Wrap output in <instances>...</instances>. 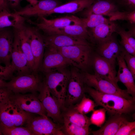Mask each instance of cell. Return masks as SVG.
Segmentation results:
<instances>
[{"label":"cell","instance_id":"9a60e30c","mask_svg":"<svg viewBox=\"0 0 135 135\" xmlns=\"http://www.w3.org/2000/svg\"><path fill=\"white\" fill-rule=\"evenodd\" d=\"M14 38L11 57V64L17 75L31 74L30 69L26 56L21 48L18 35L14 30Z\"/></svg>","mask_w":135,"mask_h":135},{"label":"cell","instance_id":"836d02e7","mask_svg":"<svg viewBox=\"0 0 135 135\" xmlns=\"http://www.w3.org/2000/svg\"><path fill=\"white\" fill-rule=\"evenodd\" d=\"M106 112L104 108L94 110L90 118L92 124L101 127L105 121Z\"/></svg>","mask_w":135,"mask_h":135},{"label":"cell","instance_id":"ac0fdd59","mask_svg":"<svg viewBox=\"0 0 135 135\" xmlns=\"http://www.w3.org/2000/svg\"><path fill=\"white\" fill-rule=\"evenodd\" d=\"M123 50L117 59L118 66L117 78L118 81L125 86L128 93L135 100V80L124 59Z\"/></svg>","mask_w":135,"mask_h":135},{"label":"cell","instance_id":"b9f144b4","mask_svg":"<svg viewBox=\"0 0 135 135\" xmlns=\"http://www.w3.org/2000/svg\"><path fill=\"white\" fill-rule=\"evenodd\" d=\"M8 5L6 0H0V8H5L7 7Z\"/></svg>","mask_w":135,"mask_h":135},{"label":"cell","instance_id":"e0dca14e","mask_svg":"<svg viewBox=\"0 0 135 135\" xmlns=\"http://www.w3.org/2000/svg\"><path fill=\"white\" fill-rule=\"evenodd\" d=\"M45 47L60 48L90 44L86 40L63 34L42 35Z\"/></svg>","mask_w":135,"mask_h":135},{"label":"cell","instance_id":"60d3db41","mask_svg":"<svg viewBox=\"0 0 135 135\" xmlns=\"http://www.w3.org/2000/svg\"><path fill=\"white\" fill-rule=\"evenodd\" d=\"M9 7L13 8H18L20 5V0H6Z\"/></svg>","mask_w":135,"mask_h":135},{"label":"cell","instance_id":"f1b7e54d","mask_svg":"<svg viewBox=\"0 0 135 135\" xmlns=\"http://www.w3.org/2000/svg\"><path fill=\"white\" fill-rule=\"evenodd\" d=\"M62 129L64 135H87L90 133L89 128L80 126L65 120H63Z\"/></svg>","mask_w":135,"mask_h":135},{"label":"cell","instance_id":"9c48e42d","mask_svg":"<svg viewBox=\"0 0 135 135\" xmlns=\"http://www.w3.org/2000/svg\"><path fill=\"white\" fill-rule=\"evenodd\" d=\"M38 17L40 21L38 22L29 20L28 21L35 25L38 29L42 31L46 35L54 34L58 30L69 25L82 24L81 18L73 15L51 20L48 19L43 16Z\"/></svg>","mask_w":135,"mask_h":135},{"label":"cell","instance_id":"7a4b0ae2","mask_svg":"<svg viewBox=\"0 0 135 135\" xmlns=\"http://www.w3.org/2000/svg\"><path fill=\"white\" fill-rule=\"evenodd\" d=\"M66 68L45 73L43 80L52 96L63 110L65 109L64 101L70 74V71Z\"/></svg>","mask_w":135,"mask_h":135},{"label":"cell","instance_id":"bcb514c9","mask_svg":"<svg viewBox=\"0 0 135 135\" xmlns=\"http://www.w3.org/2000/svg\"><path fill=\"white\" fill-rule=\"evenodd\" d=\"M129 135H135V129L130 132Z\"/></svg>","mask_w":135,"mask_h":135},{"label":"cell","instance_id":"ffe728a7","mask_svg":"<svg viewBox=\"0 0 135 135\" xmlns=\"http://www.w3.org/2000/svg\"><path fill=\"white\" fill-rule=\"evenodd\" d=\"M116 0H94L92 3L83 12L86 17L91 14H95L108 16L118 10L119 7Z\"/></svg>","mask_w":135,"mask_h":135},{"label":"cell","instance_id":"d6986e66","mask_svg":"<svg viewBox=\"0 0 135 135\" xmlns=\"http://www.w3.org/2000/svg\"><path fill=\"white\" fill-rule=\"evenodd\" d=\"M14 36V32L8 30H0V62L5 66L11 64Z\"/></svg>","mask_w":135,"mask_h":135},{"label":"cell","instance_id":"277c9868","mask_svg":"<svg viewBox=\"0 0 135 135\" xmlns=\"http://www.w3.org/2000/svg\"><path fill=\"white\" fill-rule=\"evenodd\" d=\"M32 115L21 109L9 96L0 98V123L8 126H23Z\"/></svg>","mask_w":135,"mask_h":135},{"label":"cell","instance_id":"d4e9b609","mask_svg":"<svg viewBox=\"0 0 135 135\" xmlns=\"http://www.w3.org/2000/svg\"><path fill=\"white\" fill-rule=\"evenodd\" d=\"M17 33L20 40L21 48L25 54L30 67L33 72H34V62L31 50L30 42L24 24L14 28Z\"/></svg>","mask_w":135,"mask_h":135},{"label":"cell","instance_id":"1f68e13d","mask_svg":"<svg viewBox=\"0 0 135 135\" xmlns=\"http://www.w3.org/2000/svg\"><path fill=\"white\" fill-rule=\"evenodd\" d=\"M96 106L94 101L86 98L85 94L78 103L71 107L79 112L86 114L93 111Z\"/></svg>","mask_w":135,"mask_h":135},{"label":"cell","instance_id":"7dc6e473","mask_svg":"<svg viewBox=\"0 0 135 135\" xmlns=\"http://www.w3.org/2000/svg\"></svg>","mask_w":135,"mask_h":135},{"label":"cell","instance_id":"e575fe53","mask_svg":"<svg viewBox=\"0 0 135 135\" xmlns=\"http://www.w3.org/2000/svg\"><path fill=\"white\" fill-rule=\"evenodd\" d=\"M0 79L4 80H11L15 70L11 64L8 66H0Z\"/></svg>","mask_w":135,"mask_h":135},{"label":"cell","instance_id":"6da1fadb","mask_svg":"<svg viewBox=\"0 0 135 135\" xmlns=\"http://www.w3.org/2000/svg\"><path fill=\"white\" fill-rule=\"evenodd\" d=\"M85 92L93 99L96 106H102L110 115L130 114L135 110V100L119 96L102 93L85 85Z\"/></svg>","mask_w":135,"mask_h":135},{"label":"cell","instance_id":"52a82bcc","mask_svg":"<svg viewBox=\"0 0 135 135\" xmlns=\"http://www.w3.org/2000/svg\"><path fill=\"white\" fill-rule=\"evenodd\" d=\"M24 126L28 128L34 135H64L62 125L52 121L48 117L32 115Z\"/></svg>","mask_w":135,"mask_h":135},{"label":"cell","instance_id":"5b68a950","mask_svg":"<svg viewBox=\"0 0 135 135\" xmlns=\"http://www.w3.org/2000/svg\"><path fill=\"white\" fill-rule=\"evenodd\" d=\"M55 48L70 62L72 65L78 69H86L92 62V49L90 44Z\"/></svg>","mask_w":135,"mask_h":135},{"label":"cell","instance_id":"f546056e","mask_svg":"<svg viewBox=\"0 0 135 135\" xmlns=\"http://www.w3.org/2000/svg\"><path fill=\"white\" fill-rule=\"evenodd\" d=\"M0 135H34L32 132L25 126H8L0 123Z\"/></svg>","mask_w":135,"mask_h":135},{"label":"cell","instance_id":"d6a6232c","mask_svg":"<svg viewBox=\"0 0 135 135\" xmlns=\"http://www.w3.org/2000/svg\"><path fill=\"white\" fill-rule=\"evenodd\" d=\"M108 17L111 21L126 20L132 25H135V10L124 12L118 10L113 12Z\"/></svg>","mask_w":135,"mask_h":135},{"label":"cell","instance_id":"83f0119b","mask_svg":"<svg viewBox=\"0 0 135 135\" xmlns=\"http://www.w3.org/2000/svg\"><path fill=\"white\" fill-rule=\"evenodd\" d=\"M63 34L86 40L90 38L87 28L82 24L68 26L58 30L54 34Z\"/></svg>","mask_w":135,"mask_h":135},{"label":"cell","instance_id":"cb8c5ba5","mask_svg":"<svg viewBox=\"0 0 135 135\" xmlns=\"http://www.w3.org/2000/svg\"><path fill=\"white\" fill-rule=\"evenodd\" d=\"M118 28L114 21L104 23L92 28L89 32L90 38L97 44L111 37Z\"/></svg>","mask_w":135,"mask_h":135},{"label":"cell","instance_id":"ee69618b","mask_svg":"<svg viewBox=\"0 0 135 135\" xmlns=\"http://www.w3.org/2000/svg\"><path fill=\"white\" fill-rule=\"evenodd\" d=\"M30 3V4L34 6L38 2V0H26Z\"/></svg>","mask_w":135,"mask_h":135},{"label":"cell","instance_id":"7402d4cb","mask_svg":"<svg viewBox=\"0 0 135 135\" xmlns=\"http://www.w3.org/2000/svg\"><path fill=\"white\" fill-rule=\"evenodd\" d=\"M94 0H75L61 5L50 11L43 13L38 17L50 15L53 14H74L88 7Z\"/></svg>","mask_w":135,"mask_h":135},{"label":"cell","instance_id":"f6af8a7d","mask_svg":"<svg viewBox=\"0 0 135 135\" xmlns=\"http://www.w3.org/2000/svg\"><path fill=\"white\" fill-rule=\"evenodd\" d=\"M132 121H134L135 120V110L133 112L132 115Z\"/></svg>","mask_w":135,"mask_h":135},{"label":"cell","instance_id":"7bdbcfd3","mask_svg":"<svg viewBox=\"0 0 135 135\" xmlns=\"http://www.w3.org/2000/svg\"><path fill=\"white\" fill-rule=\"evenodd\" d=\"M128 30L135 38V25H132Z\"/></svg>","mask_w":135,"mask_h":135},{"label":"cell","instance_id":"30bf717a","mask_svg":"<svg viewBox=\"0 0 135 135\" xmlns=\"http://www.w3.org/2000/svg\"><path fill=\"white\" fill-rule=\"evenodd\" d=\"M37 94L30 93L27 94H14L11 92L9 98L25 111L48 117L46 112Z\"/></svg>","mask_w":135,"mask_h":135},{"label":"cell","instance_id":"8d00e7d4","mask_svg":"<svg viewBox=\"0 0 135 135\" xmlns=\"http://www.w3.org/2000/svg\"><path fill=\"white\" fill-rule=\"evenodd\" d=\"M116 32L124 38L135 50V38L130 32L118 28Z\"/></svg>","mask_w":135,"mask_h":135},{"label":"cell","instance_id":"484cf974","mask_svg":"<svg viewBox=\"0 0 135 135\" xmlns=\"http://www.w3.org/2000/svg\"><path fill=\"white\" fill-rule=\"evenodd\" d=\"M62 112L63 120H66L79 126L89 128L92 124L90 118L70 107L65 109Z\"/></svg>","mask_w":135,"mask_h":135},{"label":"cell","instance_id":"ab89813d","mask_svg":"<svg viewBox=\"0 0 135 135\" xmlns=\"http://www.w3.org/2000/svg\"><path fill=\"white\" fill-rule=\"evenodd\" d=\"M120 43L123 48L128 53L135 56V50L123 37H120Z\"/></svg>","mask_w":135,"mask_h":135},{"label":"cell","instance_id":"603a6c76","mask_svg":"<svg viewBox=\"0 0 135 135\" xmlns=\"http://www.w3.org/2000/svg\"><path fill=\"white\" fill-rule=\"evenodd\" d=\"M128 121L123 114L111 116L104 124L99 129L92 132L94 135H114Z\"/></svg>","mask_w":135,"mask_h":135},{"label":"cell","instance_id":"74e56055","mask_svg":"<svg viewBox=\"0 0 135 135\" xmlns=\"http://www.w3.org/2000/svg\"><path fill=\"white\" fill-rule=\"evenodd\" d=\"M128 121L117 132L116 135H129L130 132L135 129V120Z\"/></svg>","mask_w":135,"mask_h":135},{"label":"cell","instance_id":"8fae6325","mask_svg":"<svg viewBox=\"0 0 135 135\" xmlns=\"http://www.w3.org/2000/svg\"><path fill=\"white\" fill-rule=\"evenodd\" d=\"M40 70L45 73L66 68L72 64L70 61L55 47H46Z\"/></svg>","mask_w":135,"mask_h":135},{"label":"cell","instance_id":"7c38bea8","mask_svg":"<svg viewBox=\"0 0 135 135\" xmlns=\"http://www.w3.org/2000/svg\"><path fill=\"white\" fill-rule=\"evenodd\" d=\"M39 92L38 98L46 112L47 116L52 118L54 122L62 125L63 119L61 110L44 80Z\"/></svg>","mask_w":135,"mask_h":135},{"label":"cell","instance_id":"f35d334b","mask_svg":"<svg viewBox=\"0 0 135 135\" xmlns=\"http://www.w3.org/2000/svg\"><path fill=\"white\" fill-rule=\"evenodd\" d=\"M119 6L126 9V11L135 10V0H116Z\"/></svg>","mask_w":135,"mask_h":135},{"label":"cell","instance_id":"4fadbf2b","mask_svg":"<svg viewBox=\"0 0 135 135\" xmlns=\"http://www.w3.org/2000/svg\"><path fill=\"white\" fill-rule=\"evenodd\" d=\"M34 62V72H38L42 64L45 47L42 37L36 28L26 26Z\"/></svg>","mask_w":135,"mask_h":135},{"label":"cell","instance_id":"5bb4252c","mask_svg":"<svg viewBox=\"0 0 135 135\" xmlns=\"http://www.w3.org/2000/svg\"><path fill=\"white\" fill-rule=\"evenodd\" d=\"M92 62L94 70V74L118 87L115 64L97 54L93 56Z\"/></svg>","mask_w":135,"mask_h":135},{"label":"cell","instance_id":"d590c367","mask_svg":"<svg viewBox=\"0 0 135 135\" xmlns=\"http://www.w3.org/2000/svg\"><path fill=\"white\" fill-rule=\"evenodd\" d=\"M123 52L127 67L135 80V56L128 53L124 48Z\"/></svg>","mask_w":135,"mask_h":135},{"label":"cell","instance_id":"4316f807","mask_svg":"<svg viewBox=\"0 0 135 135\" xmlns=\"http://www.w3.org/2000/svg\"><path fill=\"white\" fill-rule=\"evenodd\" d=\"M0 12V30L10 26L16 28L24 24L25 18L23 16L6 10Z\"/></svg>","mask_w":135,"mask_h":135},{"label":"cell","instance_id":"8992f818","mask_svg":"<svg viewBox=\"0 0 135 135\" xmlns=\"http://www.w3.org/2000/svg\"><path fill=\"white\" fill-rule=\"evenodd\" d=\"M78 70L74 67L70 70L64 103V109L78 104L85 94V84L82 74Z\"/></svg>","mask_w":135,"mask_h":135},{"label":"cell","instance_id":"44dd1931","mask_svg":"<svg viewBox=\"0 0 135 135\" xmlns=\"http://www.w3.org/2000/svg\"><path fill=\"white\" fill-rule=\"evenodd\" d=\"M61 5V2L57 0H40L34 6L28 5L19 11L14 10V13L22 16H38Z\"/></svg>","mask_w":135,"mask_h":135},{"label":"cell","instance_id":"2e32d148","mask_svg":"<svg viewBox=\"0 0 135 135\" xmlns=\"http://www.w3.org/2000/svg\"><path fill=\"white\" fill-rule=\"evenodd\" d=\"M97 44V54L115 65L117 58L123 48L114 36L112 35Z\"/></svg>","mask_w":135,"mask_h":135},{"label":"cell","instance_id":"ba28073f","mask_svg":"<svg viewBox=\"0 0 135 135\" xmlns=\"http://www.w3.org/2000/svg\"><path fill=\"white\" fill-rule=\"evenodd\" d=\"M82 74L86 85L103 93L114 94L128 100H134L126 89H122L110 82L95 74H92L86 72Z\"/></svg>","mask_w":135,"mask_h":135},{"label":"cell","instance_id":"3957f363","mask_svg":"<svg viewBox=\"0 0 135 135\" xmlns=\"http://www.w3.org/2000/svg\"><path fill=\"white\" fill-rule=\"evenodd\" d=\"M38 74L17 75L8 82L0 79V87H5L14 94L38 93L43 82Z\"/></svg>","mask_w":135,"mask_h":135},{"label":"cell","instance_id":"4dcf8cb0","mask_svg":"<svg viewBox=\"0 0 135 135\" xmlns=\"http://www.w3.org/2000/svg\"><path fill=\"white\" fill-rule=\"evenodd\" d=\"M82 24L86 28H94L101 24L109 22V19L104 17L103 15L91 14L88 15L85 18H81Z\"/></svg>","mask_w":135,"mask_h":135}]
</instances>
